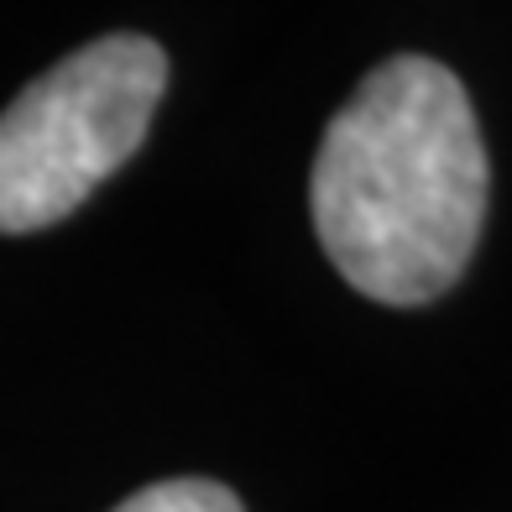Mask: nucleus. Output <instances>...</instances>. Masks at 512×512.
<instances>
[{
    "label": "nucleus",
    "mask_w": 512,
    "mask_h": 512,
    "mask_svg": "<svg viewBox=\"0 0 512 512\" xmlns=\"http://www.w3.org/2000/svg\"><path fill=\"white\" fill-rule=\"evenodd\" d=\"M168 95V53L115 32L68 53L0 115V236L68 220L126 168Z\"/></svg>",
    "instance_id": "nucleus-2"
},
{
    "label": "nucleus",
    "mask_w": 512,
    "mask_h": 512,
    "mask_svg": "<svg viewBox=\"0 0 512 512\" xmlns=\"http://www.w3.org/2000/svg\"><path fill=\"white\" fill-rule=\"evenodd\" d=\"M115 512H246L241 497L220 481H204V476H178V481H157L142 486L136 497H126Z\"/></svg>",
    "instance_id": "nucleus-3"
},
{
    "label": "nucleus",
    "mask_w": 512,
    "mask_h": 512,
    "mask_svg": "<svg viewBox=\"0 0 512 512\" xmlns=\"http://www.w3.org/2000/svg\"><path fill=\"white\" fill-rule=\"evenodd\" d=\"M492 162L465 84L424 53L371 68L324 126L309 209L324 256L387 309L445 298L486 225Z\"/></svg>",
    "instance_id": "nucleus-1"
}]
</instances>
